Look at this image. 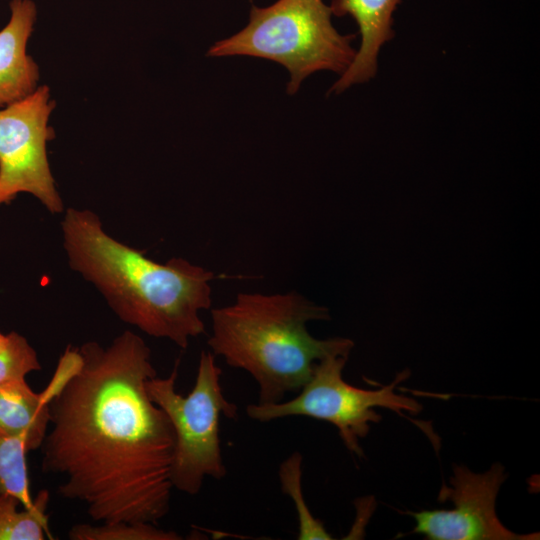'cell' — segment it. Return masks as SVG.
<instances>
[{
  "mask_svg": "<svg viewBox=\"0 0 540 540\" xmlns=\"http://www.w3.org/2000/svg\"><path fill=\"white\" fill-rule=\"evenodd\" d=\"M329 319L327 307L296 292L239 293L232 304L211 310L208 346L229 366L253 377L258 403H277L299 391L320 360L349 357L351 339H317L308 332V322Z\"/></svg>",
  "mask_w": 540,
  "mask_h": 540,
  "instance_id": "obj_3",
  "label": "cell"
},
{
  "mask_svg": "<svg viewBox=\"0 0 540 540\" xmlns=\"http://www.w3.org/2000/svg\"><path fill=\"white\" fill-rule=\"evenodd\" d=\"M324 0H277L265 7L252 6L248 24L238 33L214 43L207 56H252L285 67L287 92L318 71L339 76L351 65L356 50L354 35L341 34L332 23Z\"/></svg>",
  "mask_w": 540,
  "mask_h": 540,
  "instance_id": "obj_4",
  "label": "cell"
},
{
  "mask_svg": "<svg viewBox=\"0 0 540 540\" xmlns=\"http://www.w3.org/2000/svg\"><path fill=\"white\" fill-rule=\"evenodd\" d=\"M348 357L331 355L316 363L312 376L291 400L270 404H251L247 415L260 422L303 416L323 420L334 425L346 448L363 457L360 439L369 433L371 424L381 415L375 408L392 410L400 416L405 412L417 414L422 406L415 399L395 392L397 384L409 377L400 372L393 382L376 390H367L347 383L342 376Z\"/></svg>",
  "mask_w": 540,
  "mask_h": 540,
  "instance_id": "obj_6",
  "label": "cell"
},
{
  "mask_svg": "<svg viewBox=\"0 0 540 540\" xmlns=\"http://www.w3.org/2000/svg\"><path fill=\"white\" fill-rule=\"evenodd\" d=\"M70 266L90 281L125 323L185 349L205 332L215 275L182 258L159 263L108 235L90 210L67 209L61 223Z\"/></svg>",
  "mask_w": 540,
  "mask_h": 540,
  "instance_id": "obj_2",
  "label": "cell"
},
{
  "mask_svg": "<svg viewBox=\"0 0 540 540\" xmlns=\"http://www.w3.org/2000/svg\"><path fill=\"white\" fill-rule=\"evenodd\" d=\"M508 474L500 463L483 473L453 465L450 486L440 490L439 501L450 500L452 509L406 512L415 520L409 533L429 540H536L539 533L518 534L506 528L496 512V499Z\"/></svg>",
  "mask_w": 540,
  "mask_h": 540,
  "instance_id": "obj_8",
  "label": "cell"
},
{
  "mask_svg": "<svg viewBox=\"0 0 540 540\" xmlns=\"http://www.w3.org/2000/svg\"><path fill=\"white\" fill-rule=\"evenodd\" d=\"M47 490H41L31 508L10 494H0V540H44L50 536L46 508Z\"/></svg>",
  "mask_w": 540,
  "mask_h": 540,
  "instance_id": "obj_12",
  "label": "cell"
},
{
  "mask_svg": "<svg viewBox=\"0 0 540 540\" xmlns=\"http://www.w3.org/2000/svg\"><path fill=\"white\" fill-rule=\"evenodd\" d=\"M48 386L37 393L25 378L0 384V431L22 438L29 451L40 449L49 427Z\"/></svg>",
  "mask_w": 540,
  "mask_h": 540,
  "instance_id": "obj_11",
  "label": "cell"
},
{
  "mask_svg": "<svg viewBox=\"0 0 540 540\" xmlns=\"http://www.w3.org/2000/svg\"><path fill=\"white\" fill-rule=\"evenodd\" d=\"M9 9L0 30V109L30 95L39 81V67L27 52L37 6L33 0H11Z\"/></svg>",
  "mask_w": 540,
  "mask_h": 540,
  "instance_id": "obj_10",
  "label": "cell"
},
{
  "mask_svg": "<svg viewBox=\"0 0 540 540\" xmlns=\"http://www.w3.org/2000/svg\"><path fill=\"white\" fill-rule=\"evenodd\" d=\"M402 0H331L333 15L350 16L358 26L360 47L330 92L338 94L374 78L381 48L395 36L394 13Z\"/></svg>",
  "mask_w": 540,
  "mask_h": 540,
  "instance_id": "obj_9",
  "label": "cell"
},
{
  "mask_svg": "<svg viewBox=\"0 0 540 540\" xmlns=\"http://www.w3.org/2000/svg\"><path fill=\"white\" fill-rule=\"evenodd\" d=\"M6 337H7V334H2L0 332V349L2 348V346L5 344V341H6Z\"/></svg>",
  "mask_w": 540,
  "mask_h": 540,
  "instance_id": "obj_17",
  "label": "cell"
},
{
  "mask_svg": "<svg viewBox=\"0 0 540 540\" xmlns=\"http://www.w3.org/2000/svg\"><path fill=\"white\" fill-rule=\"evenodd\" d=\"M302 456L295 452L281 465L279 475L283 491L296 503L299 517L298 539H333L323 524L315 519L307 508L301 490Z\"/></svg>",
  "mask_w": 540,
  "mask_h": 540,
  "instance_id": "obj_15",
  "label": "cell"
},
{
  "mask_svg": "<svg viewBox=\"0 0 540 540\" xmlns=\"http://www.w3.org/2000/svg\"><path fill=\"white\" fill-rule=\"evenodd\" d=\"M28 452L22 438L0 431V494L13 495L24 507L31 508L34 500L29 487Z\"/></svg>",
  "mask_w": 540,
  "mask_h": 540,
  "instance_id": "obj_13",
  "label": "cell"
},
{
  "mask_svg": "<svg viewBox=\"0 0 540 540\" xmlns=\"http://www.w3.org/2000/svg\"><path fill=\"white\" fill-rule=\"evenodd\" d=\"M40 369L37 353L26 338L16 332L7 334L0 349V384L25 378Z\"/></svg>",
  "mask_w": 540,
  "mask_h": 540,
  "instance_id": "obj_16",
  "label": "cell"
},
{
  "mask_svg": "<svg viewBox=\"0 0 540 540\" xmlns=\"http://www.w3.org/2000/svg\"><path fill=\"white\" fill-rule=\"evenodd\" d=\"M55 101L46 85L0 109V205L19 193L36 197L51 213H61L47 157V143L54 138L49 125Z\"/></svg>",
  "mask_w": 540,
  "mask_h": 540,
  "instance_id": "obj_7",
  "label": "cell"
},
{
  "mask_svg": "<svg viewBox=\"0 0 540 540\" xmlns=\"http://www.w3.org/2000/svg\"><path fill=\"white\" fill-rule=\"evenodd\" d=\"M71 540H180L175 531L164 530L150 522H112L100 525L76 524L68 531Z\"/></svg>",
  "mask_w": 540,
  "mask_h": 540,
  "instance_id": "obj_14",
  "label": "cell"
},
{
  "mask_svg": "<svg viewBox=\"0 0 540 540\" xmlns=\"http://www.w3.org/2000/svg\"><path fill=\"white\" fill-rule=\"evenodd\" d=\"M176 362L169 376L147 381V392L169 418L175 436L171 465L173 488L188 495L200 492L205 477L226 475L220 444V420L235 418L237 406L225 397L215 355L202 351L194 387L187 396L176 391Z\"/></svg>",
  "mask_w": 540,
  "mask_h": 540,
  "instance_id": "obj_5",
  "label": "cell"
},
{
  "mask_svg": "<svg viewBox=\"0 0 540 540\" xmlns=\"http://www.w3.org/2000/svg\"><path fill=\"white\" fill-rule=\"evenodd\" d=\"M156 375L150 348L126 330L107 347H67L49 382L41 468L94 521L157 524L170 510L175 436L147 392Z\"/></svg>",
  "mask_w": 540,
  "mask_h": 540,
  "instance_id": "obj_1",
  "label": "cell"
}]
</instances>
